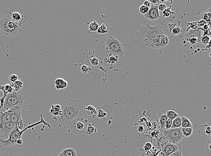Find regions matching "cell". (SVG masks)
<instances>
[{"label":"cell","mask_w":211,"mask_h":156,"mask_svg":"<svg viewBox=\"0 0 211 156\" xmlns=\"http://www.w3.org/2000/svg\"><path fill=\"white\" fill-rule=\"evenodd\" d=\"M16 125L17 126L18 128L19 129V130H20V131L23 130L24 129V127L25 126V124H24L23 120L22 119V117L20 118L19 120L17 122L16 124Z\"/></svg>","instance_id":"obj_27"},{"label":"cell","mask_w":211,"mask_h":156,"mask_svg":"<svg viewBox=\"0 0 211 156\" xmlns=\"http://www.w3.org/2000/svg\"><path fill=\"white\" fill-rule=\"evenodd\" d=\"M211 8H209L208 10H206V12L202 14L201 16V20L206 21L207 22H210L211 18Z\"/></svg>","instance_id":"obj_20"},{"label":"cell","mask_w":211,"mask_h":156,"mask_svg":"<svg viewBox=\"0 0 211 156\" xmlns=\"http://www.w3.org/2000/svg\"><path fill=\"white\" fill-rule=\"evenodd\" d=\"M22 107L14 106L7 110L11 116V122L14 124H16L17 122L21 117Z\"/></svg>","instance_id":"obj_8"},{"label":"cell","mask_w":211,"mask_h":156,"mask_svg":"<svg viewBox=\"0 0 211 156\" xmlns=\"http://www.w3.org/2000/svg\"><path fill=\"white\" fill-rule=\"evenodd\" d=\"M6 123L0 121V132L1 133L5 128Z\"/></svg>","instance_id":"obj_42"},{"label":"cell","mask_w":211,"mask_h":156,"mask_svg":"<svg viewBox=\"0 0 211 156\" xmlns=\"http://www.w3.org/2000/svg\"><path fill=\"white\" fill-rule=\"evenodd\" d=\"M84 128V124L82 122L79 121L77 124V128L79 130H82Z\"/></svg>","instance_id":"obj_39"},{"label":"cell","mask_w":211,"mask_h":156,"mask_svg":"<svg viewBox=\"0 0 211 156\" xmlns=\"http://www.w3.org/2000/svg\"><path fill=\"white\" fill-rule=\"evenodd\" d=\"M9 79L10 81L13 83H14L18 80V77L16 74H13L10 76Z\"/></svg>","instance_id":"obj_32"},{"label":"cell","mask_w":211,"mask_h":156,"mask_svg":"<svg viewBox=\"0 0 211 156\" xmlns=\"http://www.w3.org/2000/svg\"><path fill=\"white\" fill-rule=\"evenodd\" d=\"M144 129V128L143 126H142V125H140L138 128V130L140 132H143Z\"/></svg>","instance_id":"obj_47"},{"label":"cell","mask_w":211,"mask_h":156,"mask_svg":"<svg viewBox=\"0 0 211 156\" xmlns=\"http://www.w3.org/2000/svg\"><path fill=\"white\" fill-rule=\"evenodd\" d=\"M164 135L168 142L172 144H178L184 137L181 128L165 130Z\"/></svg>","instance_id":"obj_7"},{"label":"cell","mask_w":211,"mask_h":156,"mask_svg":"<svg viewBox=\"0 0 211 156\" xmlns=\"http://www.w3.org/2000/svg\"><path fill=\"white\" fill-rule=\"evenodd\" d=\"M26 96L21 91L12 92L8 93L5 99L4 107L6 110L14 106L22 107Z\"/></svg>","instance_id":"obj_6"},{"label":"cell","mask_w":211,"mask_h":156,"mask_svg":"<svg viewBox=\"0 0 211 156\" xmlns=\"http://www.w3.org/2000/svg\"><path fill=\"white\" fill-rule=\"evenodd\" d=\"M110 30V25L107 24H103L99 27L97 33L98 34H105L108 33Z\"/></svg>","instance_id":"obj_17"},{"label":"cell","mask_w":211,"mask_h":156,"mask_svg":"<svg viewBox=\"0 0 211 156\" xmlns=\"http://www.w3.org/2000/svg\"><path fill=\"white\" fill-rule=\"evenodd\" d=\"M181 29L179 27H176L174 28L172 30V33L173 35H177L180 33Z\"/></svg>","instance_id":"obj_34"},{"label":"cell","mask_w":211,"mask_h":156,"mask_svg":"<svg viewBox=\"0 0 211 156\" xmlns=\"http://www.w3.org/2000/svg\"><path fill=\"white\" fill-rule=\"evenodd\" d=\"M99 24L95 20L91 23L89 26V31L91 32H95V31H97L98 29L99 28Z\"/></svg>","instance_id":"obj_24"},{"label":"cell","mask_w":211,"mask_h":156,"mask_svg":"<svg viewBox=\"0 0 211 156\" xmlns=\"http://www.w3.org/2000/svg\"><path fill=\"white\" fill-rule=\"evenodd\" d=\"M181 120L180 117H178L172 121L171 129L181 128Z\"/></svg>","instance_id":"obj_21"},{"label":"cell","mask_w":211,"mask_h":156,"mask_svg":"<svg viewBox=\"0 0 211 156\" xmlns=\"http://www.w3.org/2000/svg\"><path fill=\"white\" fill-rule=\"evenodd\" d=\"M55 87L57 89L61 90L65 88L68 86V82L62 78H58L54 81Z\"/></svg>","instance_id":"obj_13"},{"label":"cell","mask_w":211,"mask_h":156,"mask_svg":"<svg viewBox=\"0 0 211 156\" xmlns=\"http://www.w3.org/2000/svg\"><path fill=\"white\" fill-rule=\"evenodd\" d=\"M205 133L207 135L210 136L211 134V127L210 126H208L205 129Z\"/></svg>","instance_id":"obj_44"},{"label":"cell","mask_w":211,"mask_h":156,"mask_svg":"<svg viewBox=\"0 0 211 156\" xmlns=\"http://www.w3.org/2000/svg\"><path fill=\"white\" fill-rule=\"evenodd\" d=\"M16 125V124H14L11 122L6 123L4 129L3 130V131L1 133V139H3L4 138L6 139L7 138L8 139L10 134L14 129Z\"/></svg>","instance_id":"obj_11"},{"label":"cell","mask_w":211,"mask_h":156,"mask_svg":"<svg viewBox=\"0 0 211 156\" xmlns=\"http://www.w3.org/2000/svg\"><path fill=\"white\" fill-rule=\"evenodd\" d=\"M61 115L60 121L63 126L69 125L74 119L86 114L82 100L70 99L61 105Z\"/></svg>","instance_id":"obj_2"},{"label":"cell","mask_w":211,"mask_h":156,"mask_svg":"<svg viewBox=\"0 0 211 156\" xmlns=\"http://www.w3.org/2000/svg\"><path fill=\"white\" fill-rule=\"evenodd\" d=\"M60 154L62 156H77L75 150L70 148H68L63 150Z\"/></svg>","instance_id":"obj_18"},{"label":"cell","mask_w":211,"mask_h":156,"mask_svg":"<svg viewBox=\"0 0 211 156\" xmlns=\"http://www.w3.org/2000/svg\"><path fill=\"white\" fill-rule=\"evenodd\" d=\"M96 132H97V129L93 126L89 124L87 126L86 133L87 135H91L92 134H95Z\"/></svg>","instance_id":"obj_26"},{"label":"cell","mask_w":211,"mask_h":156,"mask_svg":"<svg viewBox=\"0 0 211 156\" xmlns=\"http://www.w3.org/2000/svg\"><path fill=\"white\" fill-rule=\"evenodd\" d=\"M169 156H183L182 154V152L181 150H177L176 152H175L174 153L172 154L171 155H169Z\"/></svg>","instance_id":"obj_40"},{"label":"cell","mask_w":211,"mask_h":156,"mask_svg":"<svg viewBox=\"0 0 211 156\" xmlns=\"http://www.w3.org/2000/svg\"><path fill=\"white\" fill-rule=\"evenodd\" d=\"M150 8L147 7V6L143 5L139 7V11L141 13L145 14L149 12Z\"/></svg>","instance_id":"obj_28"},{"label":"cell","mask_w":211,"mask_h":156,"mask_svg":"<svg viewBox=\"0 0 211 156\" xmlns=\"http://www.w3.org/2000/svg\"><path fill=\"white\" fill-rule=\"evenodd\" d=\"M172 121L168 119L165 123V129L166 130H169L171 129L172 125Z\"/></svg>","instance_id":"obj_31"},{"label":"cell","mask_w":211,"mask_h":156,"mask_svg":"<svg viewBox=\"0 0 211 156\" xmlns=\"http://www.w3.org/2000/svg\"><path fill=\"white\" fill-rule=\"evenodd\" d=\"M181 117V128H193L191 122L189 119L184 116H182Z\"/></svg>","instance_id":"obj_16"},{"label":"cell","mask_w":211,"mask_h":156,"mask_svg":"<svg viewBox=\"0 0 211 156\" xmlns=\"http://www.w3.org/2000/svg\"><path fill=\"white\" fill-rule=\"evenodd\" d=\"M152 148V144L150 143H147L144 146V149L146 151L150 150Z\"/></svg>","instance_id":"obj_38"},{"label":"cell","mask_w":211,"mask_h":156,"mask_svg":"<svg viewBox=\"0 0 211 156\" xmlns=\"http://www.w3.org/2000/svg\"><path fill=\"white\" fill-rule=\"evenodd\" d=\"M143 5H145V6H147V7L150 8L151 6L150 2L149 1H146L145 2H144Z\"/></svg>","instance_id":"obj_45"},{"label":"cell","mask_w":211,"mask_h":156,"mask_svg":"<svg viewBox=\"0 0 211 156\" xmlns=\"http://www.w3.org/2000/svg\"><path fill=\"white\" fill-rule=\"evenodd\" d=\"M98 116L99 118H103L106 116V113L101 109H99L98 112Z\"/></svg>","instance_id":"obj_35"},{"label":"cell","mask_w":211,"mask_h":156,"mask_svg":"<svg viewBox=\"0 0 211 156\" xmlns=\"http://www.w3.org/2000/svg\"><path fill=\"white\" fill-rule=\"evenodd\" d=\"M14 83V84L18 85L20 88L21 89L23 87V85H24V82H23L22 81L18 80Z\"/></svg>","instance_id":"obj_41"},{"label":"cell","mask_w":211,"mask_h":156,"mask_svg":"<svg viewBox=\"0 0 211 156\" xmlns=\"http://www.w3.org/2000/svg\"><path fill=\"white\" fill-rule=\"evenodd\" d=\"M150 3L151 2V3H153V4H157V3L160 2V1H158V0H157V1H156V0H154V1L151 0V1H150Z\"/></svg>","instance_id":"obj_46"},{"label":"cell","mask_w":211,"mask_h":156,"mask_svg":"<svg viewBox=\"0 0 211 156\" xmlns=\"http://www.w3.org/2000/svg\"><path fill=\"white\" fill-rule=\"evenodd\" d=\"M180 146L178 144H172L167 142L162 149L163 156H169L177 150L180 149Z\"/></svg>","instance_id":"obj_9"},{"label":"cell","mask_w":211,"mask_h":156,"mask_svg":"<svg viewBox=\"0 0 211 156\" xmlns=\"http://www.w3.org/2000/svg\"><path fill=\"white\" fill-rule=\"evenodd\" d=\"M81 70L83 73H87L91 71V69L90 67L87 65H83L81 67Z\"/></svg>","instance_id":"obj_29"},{"label":"cell","mask_w":211,"mask_h":156,"mask_svg":"<svg viewBox=\"0 0 211 156\" xmlns=\"http://www.w3.org/2000/svg\"><path fill=\"white\" fill-rule=\"evenodd\" d=\"M23 141H22L21 139H18V140L17 141L16 145L18 147V148H21L22 146H23Z\"/></svg>","instance_id":"obj_43"},{"label":"cell","mask_w":211,"mask_h":156,"mask_svg":"<svg viewBox=\"0 0 211 156\" xmlns=\"http://www.w3.org/2000/svg\"><path fill=\"white\" fill-rule=\"evenodd\" d=\"M59 156H62L61 155V154H59Z\"/></svg>","instance_id":"obj_49"},{"label":"cell","mask_w":211,"mask_h":156,"mask_svg":"<svg viewBox=\"0 0 211 156\" xmlns=\"http://www.w3.org/2000/svg\"><path fill=\"white\" fill-rule=\"evenodd\" d=\"M167 119H168V118L166 114H163V115H161L160 120H159L160 127L161 128L165 129V123L167 120Z\"/></svg>","instance_id":"obj_25"},{"label":"cell","mask_w":211,"mask_h":156,"mask_svg":"<svg viewBox=\"0 0 211 156\" xmlns=\"http://www.w3.org/2000/svg\"><path fill=\"white\" fill-rule=\"evenodd\" d=\"M116 57H117L113 56H111L109 58V60H108L109 63H110V64H114V63H116V62L117 61V60H118V59L116 58Z\"/></svg>","instance_id":"obj_33"},{"label":"cell","mask_w":211,"mask_h":156,"mask_svg":"<svg viewBox=\"0 0 211 156\" xmlns=\"http://www.w3.org/2000/svg\"><path fill=\"white\" fill-rule=\"evenodd\" d=\"M40 117H41V119L40 120V121L38 122L35 123L34 124L32 125H29L27 128H25L23 130H19L17 126L16 125L14 128V129L12 130V132L10 134L9 136L8 139H7L6 140H3V139H0V144L2 146H12V145H14L16 144L17 141L18 139H21L22 136L24 133V132H25L26 130H27L31 128H33L34 126H37L40 124H43L44 125H49L50 124H47L45 121L43 119V117L42 115L40 114Z\"/></svg>","instance_id":"obj_4"},{"label":"cell","mask_w":211,"mask_h":156,"mask_svg":"<svg viewBox=\"0 0 211 156\" xmlns=\"http://www.w3.org/2000/svg\"><path fill=\"white\" fill-rule=\"evenodd\" d=\"M166 115L167 116L168 119H170L171 120L173 121L174 119H175L176 117H179V115L176 113L175 111H172V110H169L167 111L166 113Z\"/></svg>","instance_id":"obj_23"},{"label":"cell","mask_w":211,"mask_h":156,"mask_svg":"<svg viewBox=\"0 0 211 156\" xmlns=\"http://www.w3.org/2000/svg\"><path fill=\"white\" fill-rule=\"evenodd\" d=\"M181 130L184 137L191 136L193 133V128H181Z\"/></svg>","instance_id":"obj_22"},{"label":"cell","mask_w":211,"mask_h":156,"mask_svg":"<svg viewBox=\"0 0 211 156\" xmlns=\"http://www.w3.org/2000/svg\"><path fill=\"white\" fill-rule=\"evenodd\" d=\"M91 62L93 66H97L99 64V60L96 58H93L91 60Z\"/></svg>","instance_id":"obj_37"},{"label":"cell","mask_w":211,"mask_h":156,"mask_svg":"<svg viewBox=\"0 0 211 156\" xmlns=\"http://www.w3.org/2000/svg\"><path fill=\"white\" fill-rule=\"evenodd\" d=\"M144 16L146 19L150 20L152 21L156 20L161 17L158 9V5H151L150 7L149 12L146 14H144Z\"/></svg>","instance_id":"obj_10"},{"label":"cell","mask_w":211,"mask_h":156,"mask_svg":"<svg viewBox=\"0 0 211 156\" xmlns=\"http://www.w3.org/2000/svg\"><path fill=\"white\" fill-rule=\"evenodd\" d=\"M204 29H205V30L208 29V25H205L204 26Z\"/></svg>","instance_id":"obj_48"},{"label":"cell","mask_w":211,"mask_h":156,"mask_svg":"<svg viewBox=\"0 0 211 156\" xmlns=\"http://www.w3.org/2000/svg\"><path fill=\"white\" fill-rule=\"evenodd\" d=\"M0 30L8 37L16 36L21 31V28L12 18L11 12L6 10L0 19Z\"/></svg>","instance_id":"obj_3"},{"label":"cell","mask_w":211,"mask_h":156,"mask_svg":"<svg viewBox=\"0 0 211 156\" xmlns=\"http://www.w3.org/2000/svg\"><path fill=\"white\" fill-rule=\"evenodd\" d=\"M106 49L111 55L115 56L122 57L125 54L126 48L118 39L110 36L104 40Z\"/></svg>","instance_id":"obj_5"},{"label":"cell","mask_w":211,"mask_h":156,"mask_svg":"<svg viewBox=\"0 0 211 156\" xmlns=\"http://www.w3.org/2000/svg\"><path fill=\"white\" fill-rule=\"evenodd\" d=\"M128 35L131 42L144 49H162L169 43L162 26L152 27L146 22L136 23L130 29Z\"/></svg>","instance_id":"obj_1"},{"label":"cell","mask_w":211,"mask_h":156,"mask_svg":"<svg viewBox=\"0 0 211 156\" xmlns=\"http://www.w3.org/2000/svg\"><path fill=\"white\" fill-rule=\"evenodd\" d=\"M61 108L59 105L51 104V108L50 111V114H52L54 116L61 115Z\"/></svg>","instance_id":"obj_14"},{"label":"cell","mask_w":211,"mask_h":156,"mask_svg":"<svg viewBox=\"0 0 211 156\" xmlns=\"http://www.w3.org/2000/svg\"><path fill=\"white\" fill-rule=\"evenodd\" d=\"M85 111H86V113H87L88 115L91 116H93L95 117L97 114V109L93 106L91 105H89L88 107L85 108Z\"/></svg>","instance_id":"obj_19"},{"label":"cell","mask_w":211,"mask_h":156,"mask_svg":"<svg viewBox=\"0 0 211 156\" xmlns=\"http://www.w3.org/2000/svg\"><path fill=\"white\" fill-rule=\"evenodd\" d=\"M0 121L5 123L11 122V116L8 111L0 112Z\"/></svg>","instance_id":"obj_15"},{"label":"cell","mask_w":211,"mask_h":156,"mask_svg":"<svg viewBox=\"0 0 211 156\" xmlns=\"http://www.w3.org/2000/svg\"><path fill=\"white\" fill-rule=\"evenodd\" d=\"M12 13V17L13 20L16 22L18 24V26L21 29L22 26L23 25L24 23L25 17L24 16L20 13L19 11H15L14 12H11Z\"/></svg>","instance_id":"obj_12"},{"label":"cell","mask_w":211,"mask_h":156,"mask_svg":"<svg viewBox=\"0 0 211 156\" xmlns=\"http://www.w3.org/2000/svg\"><path fill=\"white\" fill-rule=\"evenodd\" d=\"M210 41V37L209 36H203L202 38H201V43L202 44H206L209 43Z\"/></svg>","instance_id":"obj_30"},{"label":"cell","mask_w":211,"mask_h":156,"mask_svg":"<svg viewBox=\"0 0 211 156\" xmlns=\"http://www.w3.org/2000/svg\"><path fill=\"white\" fill-rule=\"evenodd\" d=\"M166 9H167V6H166V5L163 3H161L159 5H158V9H159V11L164 12Z\"/></svg>","instance_id":"obj_36"}]
</instances>
